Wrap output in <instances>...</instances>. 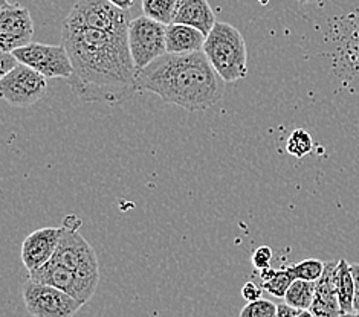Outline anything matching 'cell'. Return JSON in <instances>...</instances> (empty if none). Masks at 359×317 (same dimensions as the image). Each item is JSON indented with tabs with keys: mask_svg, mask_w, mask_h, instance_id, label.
<instances>
[{
	"mask_svg": "<svg viewBox=\"0 0 359 317\" xmlns=\"http://www.w3.org/2000/svg\"><path fill=\"white\" fill-rule=\"evenodd\" d=\"M298 2H300L302 5H304V3H309V2H313V0H298Z\"/></svg>",
	"mask_w": 359,
	"mask_h": 317,
	"instance_id": "obj_31",
	"label": "cell"
},
{
	"mask_svg": "<svg viewBox=\"0 0 359 317\" xmlns=\"http://www.w3.org/2000/svg\"><path fill=\"white\" fill-rule=\"evenodd\" d=\"M34 22L28 8L2 0L0 8V49L13 52L32 43Z\"/></svg>",
	"mask_w": 359,
	"mask_h": 317,
	"instance_id": "obj_10",
	"label": "cell"
},
{
	"mask_svg": "<svg viewBox=\"0 0 359 317\" xmlns=\"http://www.w3.org/2000/svg\"><path fill=\"white\" fill-rule=\"evenodd\" d=\"M338 301L341 314L346 316L355 313V281L350 264L344 258H341L338 262Z\"/></svg>",
	"mask_w": 359,
	"mask_h": 317,
	"instance_id": "obj_16",
	"label": "cell"
},
{
	"mask_svg": "<svg viewBox=\"0 0 359 317\" xmlns=\"http://www.w3.org/2000/svg\"><path fill=\"white\" fill-rule=\"evenodd\" d=\"M165 24L141 15L133 19L129 27V48L136 69L149 66L167 54Z\"/></svg>",
	"mask_w": 359,
	"mask_h": 317,
	"instance_id": "obj_7",
	"label": "cell"
},
{
	"mask_svg": "<svg viewBox=\"0 0 359 317\" xmlns=\"http://www.w3.org/2000/svg\"><path fill=\"white\" fill-rule=\"evenodd\" d=\"M272 248L269 246H260L254 251L251 261L254 269L257 270H264L271 267V261H272Z\"/></svg>",
	"mask_w": 359,
	"mask_h": 317,
	"instance_id": "obj_23",
	"label": "cell"
},
{
	"mask_svg": "<svg viewBox=\"0 0 359 317\" xmlns=\"http://www.w3.org/2000/svg\"><path fill=\"white\" fill-rule=\"evenodd\" d=\"M19 59L14 57L13 52H2L0 54V76L10 73L14 67L19 66Z\"/></svg>",
	"mask_w": 359,
	"mask_h": 317,
	"instance_id": "obj_25",
	"label": "cell"
},
{
	"mask_svg": "<svg viewBox=\"0 0 359 317\" xmlns=\"http://www.w3.org/2000/svg\"><path fill=\"white\" fill-rule=\"evenodd\" d=\"M177 0H142V13L149 19L162 24L173 23Z\"/></svg>",
	"mask_w": 359,
	"mask_h": 317,
	"instance_id": "obj_19",
	"label": "cell"
},
{
	"mask_svg": "<svg viewBox=\"0 0 359 317\" xmlns=\"http://www.w3.org/2000/svg\"><path fill=\"white\" fill-rule=\"evenodd\" d=\"M63 235V227H41L34 230L22 243V262L29 272L43 267L53 258L60 238Z\"/></svg>",
	"mask_w": 359,
	"mask_h": 317,
	"instance_id": "obj_12",
	"label": "cell"
},
{
	"mask_svg": "<svg viewBox=\"0 0 359 317\" xmlns=\"http://www.w3.org/2000/svg\"><path fill=\"white\" fill-rule=\"evenodd\" d=\"M350 269H352V276L355 281V302L353 308L355 313H359V262L350 264Z\"/></svg>",
	"mask_w": 359,
	"mask_h": 317,
	"instance_id": "obj_26",
	"label": "cell"
},
{
	"mask_svg": "<svg viewBox=\"0 0 359 317\" xmlns=\"http://www.w3.org/2000/svg\"><path fill=\"white\" fill-rule=\"evenodd\" d=\"M50 261L83 278L100 281L97 253L76 229L63 226V235Z\"/></svg>",
	"mask_w": 359,
	"mask_h": 317,
	"instance_id": "obj_6",
	"label": "cell"
},
{
	"mask_svg": "<svg viewBox=\"0 0 359 317\" xmlns=\"http://www.w3.org/2000/svg\"><path fill=\"white\" fill-rule=\"evenodd\" d=\"M203 54L225 83H236L248 75L245 37L233 24L217 22L207 36Z\"/></svg>",
	"mask_w": 359,
	"mask_h": 317,
	"instance_id": "obj_3",
	"label": "cell"
},
{
	"mask_svg": "<svg viewBox=\"0 0 359 317\" xmlns=\"http://www.w3.org/2000/svg\"><path fill=\"white\" fill-rule=\"evenodd\" d=\"M298 317H313V314L309 310H304V311H302L300 314H298Z\"/></svg>",
	"mask_w": 359,
	"mask_h": 317,
	"instance_id": "obj_29",
	"label": "cell"
},
{
	"mask_svg": "<svg viewBox=\"0 0 359 317\" xmlns=\"http://www.w3.org/2000/svg\"><path fill=\"white\" fill-rule=\"evenodd\" d=\"M259 3H262V5H268L269 3V0H257Z\"/></svg>",
	"mask_w": 359,
	"mask_h": 317,
	"instance_id": "obj_32",
	"label": "cell"
},
{
	"mask_svg": "<svg viewBox=\"0 0 359 317\" xmlns=\"http://www.w3.org/2000/svg\"><path fill=\"white\" fill-rule=\"evenodd\" d=\"M65 22L79 24V27L129 36L132 19L129 11L119 10L109 0H79Z\"/></svg>",
	"mask_w": 359,
	"mask_h": 317,
	"instance_id": "obj_4",
	"label": "cell"
},
{
	"mask_svg": "<svg viewBox=\"0 0 359 317\" xmlns=\"http://www.w3.org/2000/svg\"><path fill=\"white\" fill-rule=\"evenodd\" d=\"M315 288H316L315 282L295 279L292 282V286H290L287 290V293L285 296V302L300 311L309 310L315 299Z\"/></svg>",
	"mask_w": 359,
	"mask_h": 317,
	"instance_id": "obj_18",
	"label": "cell"
},
{
	"mask_svg": "<svg viewBox=\"0 0 359 317\" xmlns=\"http://www.w3.org/2000/svg\"><path fill=\"white\" fill-rule=\"evenodd\" d=\"M338 262H324L323 275L315 282V299L309 308L313 317H343L338 301Z\"/></svg>",
	"mask_w": 359,
	"mask_h": 317,
	"instance_id": "obj_13",
	"label": "cell"
},
{
	"mask_svg": "<svg viewBox=\"0 0 359 317\" xmlns=\"http://www.w3.org/2000/svg\"><path fill=\"white\" fill-rule=\"evenodd\" d=\"M140 90L188 111H203L224 98L225 81L203 50L193 54H165L136 72Z\"/></svg>",
	"mask_w": 359,
	"mask_h": 317,
	"instance_id": "obj_2",
	"label": "cell"
},
{
	"mask_svg": "<svg viewBox=\"0 0 359 317\" xmlns=\"http://www.w3.org/2000/svg\"><path fill=\"white\" fill-rule=\"evenodd\" d=\"M46 80L37 71L20 63L10 73L0 76V92L10 106L27 108L45 97L48 90Z\"/></svg>",
	"mask_w": 359,
	"mask_h": 317,
	"instance_id": "obj_8",
	"label": "cell"
},
{
	"mask_svg": "<svg viewBox=\"0 0 359 317\" xmlns=\"http://www.w3.org/2000/svg\"><path fill=\"white\" fill-rule=\"evenodd\" d=\"M260 279H262V288L264 291H268L269 295L276 296V297H283L286 296L289 287L292 286V282L295 281L292 272H290V267L286 269H264L260 270Z\"/></svg>",
	"mask_w": 359,
	"mask_h": 317,
	"instance_id": "obj_17",
	"label": "cell"
},
{
	"mask_svg": "<svg viewBox=\"0 0 359 317\" xmlns=\"http://www.w3.org/2000/svg\"><path fill=\"white\" fill-rule=\"evenodd\" d=\"M290 272L295 279H302V281H309V282H316L324 272V262L320 260H304L302 262H298L290 267Z\"/></svg>",
	"mask_w": 359,
	"mask_h": 317,
	"instance_id": "obj_21",
	"label": "cell"
},
{
	"mask_svg": "<svg viewBox=\"0 0 359 317\" xmlns=\"http://www.w3.org/2000/svg\"><path fill=\"white\" fill-rule=\"evenodd\" d=\"M263 291L264 290L262 288V286H257L255 282L250 281L242 287V296H243L245 301H248V302H255V301H259V299H263L262 297Z\"/></svg>",
	"mask_w": 359,
	"mask_h": 317,
	"instance_id": "obj_24",
	"label": "cell"
},
{
	"mask_svg": "<svg viewBox=\"0 0 359 317\" xmlns=\"http://www.w3.org/2000/svg\"><path fill=\"white\" fill-rule=\"evenodd\" d=\"M238 317H277V305L268 299H259L255 302H248Z\"/></svg>",
	"mask_w": 359,
	"mask_h": 317,
	"instance_id": "obj_22",
	"label": "cell"
},
{
	"mask_svg": "<svg viewBox=\"0 0 359 317\" xmlns=\"http://www.w3.org/2000/svg\"><path fill=\"white\" fill-rule=\"evenodd\" d=\"M207 36L188 24L172 23L165 28L167 54H193L203 50Z\"/></svg>",
	"mask_w": 359,
	"mask_h": 317,
	"instance_id": "obj_15",
	"label": "cell"
},
{
	"mask_svg": "<svg viewBox=\"0 0 359 317\" xmlns=\"http://www.w3.org/2000/svg\"><path fill=\"white\" fill-rule=\"evenodd\" d=\"M19 63L29 66L45 78H66L72 76L71 57L63 45H43V43H29L20 49L13 50Z\"/></svg>",
	"mask_w": 359,
	"mask_h": 317,
	"instance_id": "obj_9",
	"label": "cell"
},
{
	"mask_svg": "<svg viewBox=\"0 0 359 317\" xmlns=\"http://www.w3.org/2000/svg\"><path fill=\"white\" fill-rule=\"evenodd\" d=\"M302 311L297 310V308L285 304H280L277 305V317H298Z\"/></svg>",
	"mask_w": 359,
	"mask_h": 317,
	"instance_id": "obj_27",
	"label": "cell"
},
{
	"mask_svg": "<svg viewBox=\"0 0 359 317\" xmlns=\"http://www.w3.org/2000/svg\"><path fill=\"white\" fill-rule=\"evenodd\" d=\"M173 23L188 24L208 36L217 22L208 0H177Z\"/></svg>",
	"mask_w": 359,
	"mask_h": 317,
	"instance_id": "obj_14",
	"label": "cell"
},
{
	"mask_svg": "<svg viewBox=\"0 0 359 317\" xmlns=\"http://www.w3.org/2000/svg\"><path fill=\"white\" fill-rule=\"evenodd\" d=\"M313 150V139L304 128H297L287 138L286 151L297 159H303Z\"/></svg>",
	"mask_w": 359,
	"mask_h": 317,
	"instance_id": "obj_20",
	"label": "cell"
},
{
	"mask_svg": "<svg viewBox=\"0 0 359 317\" xmlns=\"http://www.w3.org/2000/svg\"><path fill=\"white\" fill-rule=\"evenodd\" d=\"M343 317H359V313H352V314H346Z\"/></svg>",
	"mask_w": 359,
	"mask_h": 317,
	"instance_id": "obj_30",
	"label": "cell"
},
{
	"mask_svg": "<svg viewBox=\"0 0 359 317\" xmlns=\"http://www.w3.org/2000/svg\"><path fill=\"white\" fill-rule=\"evenodd\" d=\"M62 45L74 69L67 81L81 101L118 106L140 90L129 36L63 22Z\"/></svg>",
	"mask_w": 359,
	"mask_h": 317,
	"instance_id": "obj_1",
	"label": "cell"
},
{
	"mask_svg": "<svg viewBox=\"0 0 359 317\" xmlns=\"http://www.w3.org/2000/svg\"><path fill=\"white\" fill-rule=\"evenodd\" d=\"M28 279L63 290L67 295L75 297L76 301H80L83 305H86L90 301L98 287L97 281L83 278L53 261L46 262L43 267L29 272Z\"/></svg>",
	"mask_w": 359,
	"mask_h": 317,
	"instance_id": "obj_11",
	"label": "cell"
},
{
	"mask_svg": "<svg viewBox=\"0 0 359 317\" xmlns=\"http://www.w3.org/2000/svg\"><path fill=\"white\" fill-rule=\"evenodd\" d=\"M23 302L32 317H72L83 307L66 291L31 279L23 286Z\"/></svg>",
	"mask_w": 359,
	"mask_h": 317,
	"instance_id": "obj_5",
	"label": "cell"
},
{
	"mask_svg": "<svg viewBox=\"0 0 359 317\" xmlns=\"http://www.w3.org/2000/svg\"><path fill=\"white\" fill-rule=\"evenodd\" d=\"M110 3H114L115 6H118L119 10H124V11H129L130 8L133 6L135 0H109Z\"/></svg>",
	"mask_w": 359,
	"mask_h": 317,
	"instance_id": "obj_28",
	"label": "cell"
}]
</instances>
